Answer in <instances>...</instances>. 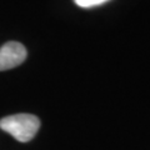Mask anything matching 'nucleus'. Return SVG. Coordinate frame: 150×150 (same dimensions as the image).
Here are the masks:
<instances>
[{
	"mask_svg": "<svg viewBox=\"0 0 150 150\" xmlns=\"http://www.w3.org/2000/svg\"><path fill=\"white\" fill-rule=\"evenodd\" d=\"M40 128V120L31 114H15L0 120V129L20 143L30 142Z\"/></svg>",
	"mask_w": 150,
	"mask_h": 150,
	"instance_id": "1",
	"label": "nucleus"
},
{
	"mask_svg": "<svg viewBox=\"0 0 150 150\" xmlns=\"http://www.w3.org/2000/svg\"><path fill=\"white\" fill-rule=\"evenodd\" d=\"M108 1H109V0H74V3L76 4L78 6L85 8V9L99 6V5H101V4H105Z\"/></svg>",
	"mask_w": 150,
	"mask_h": 150,
	"instance_id": "3",
	"label": "nucleus"
},
{
	"mask_svg": "<svg viewBox=\"0 0 150 150\" xmlns=\"http://www.w3.org/2000/svg\"><path fill=\"white\" fill-rule=\"evenodd\" d=\"M25 46L18 41H8L0 48V71L19 67L26 59Z\"/></svg>",
	"mask_w": 150,
	"mask_h": 150,
	"instance_id": "2",
	"label": "nucleus"
}]
</instances>
